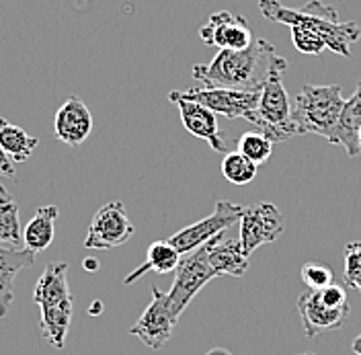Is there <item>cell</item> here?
I'll return each instance as SVG.
<instances>
[{"label":"cell","instance_id":"cell-1","mask_svg":"<svg viewBox=\"0 0 361 355\" xmlns=\"http://www.w3.org/2000/svg\"><path fill=\"white\" fill-rule=\"evenodd\" d=\"M288 60L263 37L245 49H220L207 64L193 66V78L205 87L236 90H261L271 74L286 72Z\"/></svg>","mask_w":361,"mask_h":355},{"label":"cell","instance_id":"cell-2","mask_svg":"<svg viewBox=\"0 0 361 355\" xmlns=\"http://www.w3.org/2000/svg\"><path fill=\"white\" fill-rule=\"evenodd\" d=\"M261 15L273 23L288 27H304L320 35L326 49L343 58H351V45L360 42L361 29L357 23L338 21L337 11L320 0H310L302 8H290L279 0H259Z\"/></svg>","mask_w":361,"mask_h":355},{"label":"cell","instance_id":"cell-3","mask_svg":"<svg viewBox=\"0 0 361 355\" xmlns=\"http://www.w3.org/2000/svg\"><path fill=\"white\" fill-rule=\"evenodd\" d=\"M343 107H345V99L338 85H324V87L304 85L292 107V119L298 136L316 133L322 136L326 142H331L337 130Z\"/></svg>","mask_w":361,"mask_h":355},{"label":"cell","instance_id":"cell-4","mask_svg":"<svg viewBox=\"0 0 361 355\" xmlns=\"http://www.w3.org/2000/svg\"><path fill=\"white\" fill-rule=\"evenodd\" d=\"M281 74L283 72L271 74L269 80L261 89L257 107L245 117L250 126H255L257 132L267 136L273 144L298 136L292 119V105L288 99V90L281 83Z\"/></svg>","mask_w":361,"mask_h":355},{"label":"cell","instance_id":"cell-5","mask_svg":"<svg viewBox=\"0 0 361 355\" xmlns=\"http://www.w3.org/2000/svg\"><path fill=\"white\" fill-rule=\"evenodd\" d=\"M214 277H218V275L212 269L209 259H207V243L200 246L197 251L180 257L179 267L175 269L173 288H171V291H166V300H169V306L175 314V318H180V314L191 304V300Z\"/></svg>","mask_w":361,"mask_h":355},{"label":"cell","instance_id":"cell-6","mask_svg":"<svg viewBox=\"0 0 361 355\" xmlns=\"http://www.w3.org/2000/svg\"><path fill=\"white\" fill-rule=\"evenodd\" d=\"M243 210H245V205H238L234 201H218L214 212L207 218L185 226L183 230H179L177 234H173L169 239V243L179 251L180 257L189 255V253L197 251L205 243H209L212 239H216L218 234H222L230 226L240 222Z\"/></svg>","mask_w":361,"mask_h":355},{"label":"cell","instance_id":"cell-7","mask_svg":"<svg viewBox=\"0 0 361 355\" xmlns=\"http://www.w3.org/2000/svg\"><path fill=\"white\" fill-rule=\"evenodd\" d=\"M283 216L277 205L259 201L245 205L240 218V244L245 255L250 257L259 246L275 243L283 234Z\"/></svg>","mask_w":361,"mask_h":355},{"label":"cell","instance_id":"cell-8","mask_svg":"<svg viewBox=\"0 0 361 355\" xmlns=\"http://www.w3.org/2000/svg\"><path fill=\"white\" fill-rule=\"evenodd\" d=\"M135 228L126 214L121 201H109L92 216L85 239V246L92 251H109L126 244L134 236Z\"/></svg>","mask_w":361,"mask_h":355},{"label":"cell","instance_id":"cell-9","mask_svg":"<svg viewBox=\"0 0 361 355\" xmlns=\"http://www.w3.org/2000/svg\"><path fill=\"white\" fill-rule=\"evenodd\" d=\"M185 101L200 103L212 109L216 115H224L228 119L247 117L259 103L261 90H236L220 89V87H193L187 90H173Z\"/></svg>","mask_w":361,"mask_h":355},{"label":"cell","instance_id":"cell-10","mask_svg":"<svg viewBox=\"0 0 361 355\" xmlns=\"http://www.w3.org/2000/svg\"><path fill=\"white\" fill-rule=\"evenodd\" d=\"M177 323L179 318H175V314L171 311L166 294L160 291L157 286H152V302L130 329V335L137 337L146 347L160 351L173 337Z\"/></svg>","mask_w":361,"mask_h":355},{"label":"cell","instance_id":"cell-11","mask_svg":"<svg viewBox=\"0 0 361 355\" xmlns=\"http://www.w3.org/2000/svg\"><path fill=\"white\" fill-rule=\"evenodd\" d=\"M200 37L205 45L220 49H245L255 42L252 29L247 19L230 11L209 15L207 23L200 29Z\"/></svg>","mask_w":361,"mask_h":355},{"label":"cell","instance_id":"cell-12","mask_svg":"<svg viewBox=\"0 0 361 355\" xmlns=\"http://www.w3.org/2000/svg\"><path fill=\"white\" fill-rule=\"evenodd\" d=\"M169 101H173L179 107L180 121H183L187 132L191 133V136H195V138H200V140H205L216 152H228V146H226L224 138L220 133L218 115L216 113L200 105V103L180 99L173 90L169 92Z\"/></svg>","mask_w":361,"mask_h":355},{"label":"cell","instance_id":"cell-13","mask_svg":"<svg viewBox=\"0 0 361 355\" xmlns=\"http://www.w3.org/2000/svg\"><path fill=\"white\" fill-rule=\"evenodd\" d=\"M298 312L304 325V333L308 339H314L316 335L324 331H337L345 325V318L349 314V308H329L322 304L318 291L306 289L298 298Z\"/></svg>","mask_w":361,"mask_h":355},{"label":"cell","instance_id":"cell-14","mask_svg":"<svg viewBox=\"0 0 361 355\" xmlns=\"http://www.w3.org/2000/svg\"><path fill=\"white\" fill-rule=\"evenodd\" d=\"M92 132V115L80 97H70L54 117V133L68 146H80Z\"/></svg>","mask_w":361,"mask_h":355},{"label":"cell","instance_id":"cell-15","mask_svg":"<svg viewBox=\"0 0 361 355\" xmlns=\"http://www.w3.org/2000/svg\"><path fill=\"white\" fill-rule=\"evenodd\" d=\"M35 263V253L29 248H17L0 244V318L8 316L11 306L15 302L13 284L15 277Z\"/></svg>","mask_w":361,"mask_h":355},{"label":"cell","instance_id":"cell-16","mask_svg":"<svg viewBox=\"0 0 361 355\" xmlns=\"http://www.w3.org/2000/svg\"><path fill=\"white\" fill-rule=\"evenodd\" d=\"M207 259L218 277H243L248 269V257L243 251L240 239H226L224 232L207 243Z\"/></svg>","mask_w":361,"mask_h":355},{"label":"cell","instance_id":"cell-17","mask_svg":"<svg viewBox=\"0 0 361 355\" xmlns=\"http://www.w3.org/2000/svg\"><path fill=\"white\" fill-rule=\"evenodd\" d=\"M68 263L64 261H51L47 263L39 277V282L35 284L33 289V302L45 308V306H58L64 304L68 300H74V296L70 294L68 288Z\"/></svg>","mask_w":361,"mask_h":355},{"label":"cell","instance_id":"cell-18","mask_svg":"<svg viewBox=\"0 0 361 355\" xmlns=\"http://www.w3.org/2000/svg\"><path fill=\"white\" fill-rule=\"evenodd\" d=\"M360 130H361V83L357 85V90L353 92L351 99L345 101V107L341 113L337 130L331 140V144H341L347 155L351 158H357L361 155L360 144Z\"/></svg>","mask_w":361,"mask_h":355},{"label":"cell","instance_id":"cell-19","mask_svg":"<svg viewBox=\"0 0 361 355\" xmlns=\"http://www.w3.org/2000/svg\"><path fill=\"white\" fill-rule=\"evenodd\" d=\"M60 216V210L56 205H44L37 207L35 216L29 220V224L23 230V244L25 248L33 251L35 255L45 251L54 243L56 236V220Z\"/></svg>","mask_w":361,"mask_h":355},{"label":"cell","instance_id":"cell-20","mask_svg":"<svg viewBox=\"0 0 361 355\" xmlns=\"http://www.w3.org/2000/svg\"><path fill=\"white\" fill-rule=\"evenodd\" d=\"M180 255L179 251L169 243V241H154L146 251V261L140 267H135L134 271L123 279L126 286H132L140 277H144L148 271H154L158 275H166L173 273L179 267Z\"/></svg>","mask_w":361,"mask_h":355},{"label":"cell","instance_id":"cell-21","mask_svg":"<svg viewBox=\"0 0 361 355\" xmlns=\"http://www.w3.org/2000/svg\"><path fill=\"white\" fill-rule=\"evenodd\" d=\"M42 311V335L44 339L54 345L56 349H62L64 343H66L68 329H70V323H72V311H74V300H68L64 304H58V306H45L39 308Z\"/></svg>","mask_w":361,"mask_h":355},{"label":"cell","instance_id":"cell-22","mask_svg":"<svg viewBox=\"0 0 361 355\" xmlns=\"http://www.w3.org/2000/svg\"><path fill=\"white\" fill-rule=\"evenodd\" d=\"M37 146H39L37 138L29 136L23 128L11 124L8 119L0 117V148L8 155L13 162L29 160Z\"/></svg>","mask_w":361,"mask_h":355},{"label":"cell","instance_id":"cell-23","mask_svg":"<svg viewBox=\"0 0 361 355\" xmlns=\"http://www.w3.org/2000/svg\"><path fill=\"white\" fill-rule=\"evenodd\" d=\"M21 205L0 185V244L23 248L21 236Z\"/></svg>","mask_w":361,"mask_h":355},{"label":"cell","instance_id":"cell-24","mask_svg":"<svg viewBox=\"0 0 361 355\" xmlns=\"http://www.w3.org/2000/svg\"><path fill=\"white\" fill-rule=\"evenodd\" d=\"M257 167L250 158L234 150V152H226L222 158V175L226 181L234 183V185H247L252 179L257 177Z\"/></svg>","mask_w":361,"mask_h":355},{"label":"cell","instance_id":"cell-25","mask_svg":"<svg viewBox=\"0 0 361 355\" xmlns=\"http://www.w3.org/2000/svg\"><path fill=\"white\" fill-rule=\"evenodd\" d=\"M238 152H243L247 158H250L255 164H263L273 155V142L267 136L252 130V132L243 133L238 138Z\"/></svg>","mask_w":361,"mask_h":355},{"label":"cell","instance_id":"cell-26","mask_svg":"<svg viewBox=\"0 0 361 355\" xmlns=\"http://www.w3.org/2000/svg\"><path fill=\"white\" fill-rule=\"evenodd\" d=\"M290 29H292L293 47L298 52H302L306 56H320L326 49V44L320 35H316L304 27H290Z\"/></svg>","mask_w":361,"mask_h":355},{"label":"cell","instance_id":"cell-27","mask_svg":"<svg viewBox=\"0 0 361 355\" xmlns=\"http://www.w3.org/2000/svg\"><path fill=\"white\" fill-rule=\"evenodd\" d=\"M302 282L308 289L320 291L333 284V271L320 263H306L302 267Z\"/></svg>","mask_w":361,"mask_h":355},{"label":"cell","instance_id":"cell-28","mask_svg":"<svg viewBox=\"0 0 361 355\" xmlns=\"http://www.w3.org/2000/svg\"><path fill=\"white\" fill-rule=\"evenodd\" d=\"M318 296H320V300H322V304L324 306H329V308H349V298H347V289L343 288V286H338V284H331L329 288L320 289L318 291Z\"/></svg>","mask_w":361,"mask_h":355},{"label":"cell","instance_id":"cell-29","mask_svg":"<svg viewBox=\"0 0 361 355\" xmlns=\"http://www.w3.org/2000/svg\"><path fill=\"white\" fill-rule=\"evenodd\" d=\"M361 271V241H353L345 246V284H349Z\"/></svg>","mask_w":361,"mask_h":355},{"label":"cell","instance_id":"cell-30","mask_svg":"<svg viewBox=\"0 0 361 355\" xmlns=\"http://www.w3.org/2000/svg\"><path fill=\"white\" fill-rule=\"evenodd\" d=\"M0 175L8 179H17V169H15V162L8 158V155L0 148Z\"/></svg>","mask_w":361,"mask_h":355},{"label":"cell","instance_id":"cell-31","mask_svg":"<svg viewBox=\"0 0 361 355\" xmlns=\"http://www.w3.org/2000/svg\"><path fill=\"white\" fill-rule=\"evenodd\" d=\"M82 267L92 273V271H97V269H99V261H97V259H85V261H82Z\"/></svg>","mask_w":361,"mask_h":355},{"label":"cell","instance_id":"cell-32","mask_svg":"<svg viewBox=\"0 0 361 355\" xmlns=\"http://www.w3.org/2000/svg\"><path fill=\"white\" fill-rule=\"evenodd\" d=\"M89 312H90V314H92V316L101 314V312H103V302H101V300H94V302L90 304Z\"/></svg>","mask_w":361,"mask_h":355},{"label":"cell","instance_id":"cell-33","mask_svg":"<svg viewBox=\"0 0 361 355\" xmlns=\"http://www.w3.org/2000/svg\"><path fill=\"white\" fill-rule=\"evenodd\" d=\"M347 286H349V288L357 289V291H361V271L357 273V275H355V277H353V279H351V282H349V284H347Z\"/></svg>","mask_w":361,"mask_h":355},{"label":"cell","instance_id":"cell-34","mask_svg":"<svg viewBox=\"0 0 361 355\" xmlns=\"http://www.w3.org/2000/svg\"><path fill=\"white\" fill-rule=\"evenodd\" d=\"M205 355H232L228 349H224V347H214V349H209Z\"/></svg>","mask_w":361,"mask_h":355},{"label":"cell","instance_id":"cell-35","mask_svg":"<svg viewBox=\"0 0 361 355\" xmlns=\"http://www.w3.org/2000/svg\"><path fill=\"white\" fill-rule=\"evenodd\" d=\"M351 349H353V354L361 355V335H357V339L353 341V345H351Z\"/></svg>","mask_w":361,"mask_h":355},{"label":"cell","instance_id":"cell-36","mask_svg":"<svg viewBox=\"0 0 361 355\" xmlns=\"http://www.w3.org/2000/svg\"><path fill=\"white\" fill-rule=\"evenodd\" d=\"M298 355H316V354H298Z\"/></svg>","mask_w":361,"mask_h":355},{"label":"cell","instance_id":"cell-37","mask_svg":"<svg viewBox=\"0 0 361 355\" xmlns=\"http://www.w3.org/2000/svg\"><path fill=\"white\" fill-rule=\"evenodd\" d=\"M360 144H361V130H360Z\"/></svg>","mask_w":361,"mask_h":355}]
</instances>
